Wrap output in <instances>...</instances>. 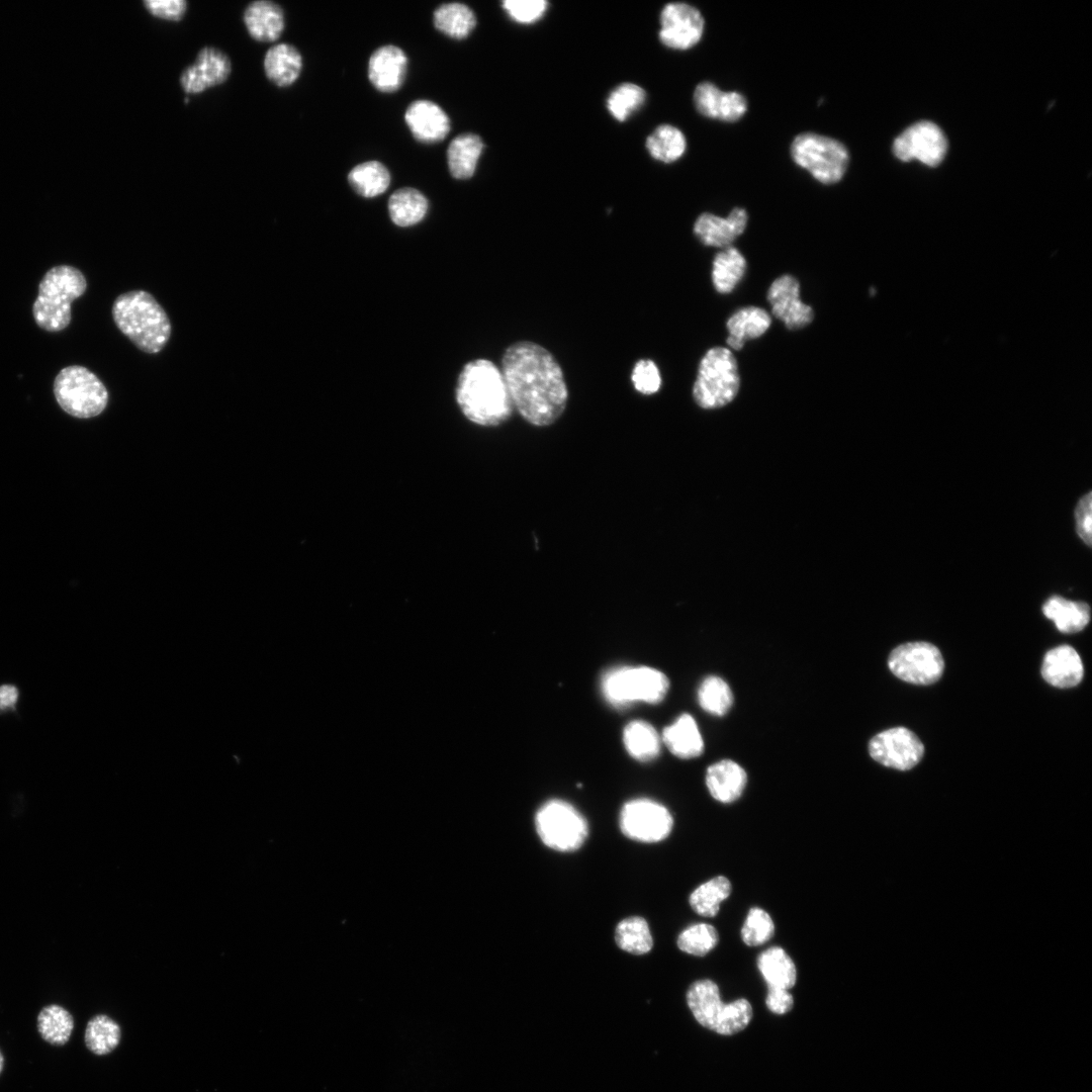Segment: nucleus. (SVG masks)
I'll use <instances>...</instances> for the list:
<instances>
[{
    "label": "nucleus",
    "instance_id": "nucleus-43",
    "mask_svg": "<svg viewBox=\"0 0 1092 1092\" xmlns=\"http://www.w3.org/2000/svg\"><path fill=\"white\" fill-rule=\"evenodd\" d=\"M717 929L708 923L693 924L686 928L677 938L678 948L689 954L703 957L718 943Z\"/></svg>",
    "mask_w": 1092,
    "mask_h": 1092
},
{
    "label": "nucleus",
    "instance_id": "nucleus-44",
    "mask_svg": "<svg viewBox=\"0 0 1092 1092\" xmlns=\"http://www.w3.org/2000/svg\"><path fill=\"white\" fill-rule=\"evenodd\" d=\"M775 934L770 915L759 907L751 908L741 928V938L749 946L766 943Z\"/></svg>",
    "mask_w": 1092,
    "mask_h": 1092
},
{
    "label": "nucleus",
    "instance_id": "nucleus-45",
    "mask_svg": "<svg viewBox=\"0 0 1092 1092\" xmlns=\"http://www.w3.org/2000/svg\"><path fill=\"white\" fill-rule=\"evenodd\" d=\"M548 6L549 3L545 0H505L502 2L507 15L521 24L537 22L544 16Z\"/></svg>",
    "mask_w": 1092,
    "mask_h": 1092
},
{
    "label": "nucleus",
    "instance_id": "nucleus-2",
    "mask_svg": "<svg viewBox=\"0 0 1092 1092\" xmlns=\"http://www.w3.org/2000/svg\"><path fill=\"white\" fill-rule=\"evenodd\" d=\"M456 401L470 422L495 427L514 411L502 370L487 359H475L463 367L456 385Z\"/></svg>",
    "mask_w": 1092,
    "mask_h": 1092
},
{
    "label": "nucleus",
    "instance_id": "nucleus-20",
    "mask_svg": "<svg viewBox=\"0 0 1092 1092\" xmlns=\"http://www.w3.org/2000/svg\"><path fill=\"white\" fill-rule=\"evenodd\" d=\"M407 57L395 46L378 48L368 62V78L380 92L391 93L398 90L406 76Z\"/></svg>",
    "mask_w": 1092,
    "mask_h": 1092
},
{
    "label": "nucleus",
    "instance_id": "nucleus-49",
    "mask_svg": "<svg viewBox=\"0 0 1092 1092\" xmlns=\"http://www.w3.org/2000/svg\"><path fill=\"white\" fill-rule=\"evenodd\" d=\"M765 1003L772 1013L782 1015L793 1008L794 998L786 989L768 988Z\"/></svg>",
    "mask_w": 1092,
    "mask_h": 1092
},
{
    "label": "nucleus",
    "instance_id": "nucleus-41",
    "mask_svg": "<svg viewBox=\"0 0 1092 1092\" xmlns=\"http://www.w3.org/2000/svg\"><path fill=\"white\" fill-rule=\"evenodd\" d=\"M645 100L646 93L639 85L622 83L609 94L607 108L616 120L623 122L638 111Z\"/></svg>",
    "mask_w": 1092,
    "mask_h": 1092
},
{
    "label": "nucleus",
    "instance_id": "nucleus-13",
    "mask_svg": "<svg viewBox=\"0 0 1092 1092\" xmlns=\"http://www.w3.org/2000/svg\"><path fill=\"white\" fill-rule=\"evenodd\" d=\"M869 753L885 766L906 770L921 760L924 746L909 729L895 727L875 735L869 743Z\"/></svg>",
    "mask_w": 1092,
    "mask_h": 1092
},
{
    "label": "nucleus",
    "instance_id": "nucleus-37",
    "mask_svg": "<svg viewBox=\"0 0 1092 1092\" xmlns=\"http://www.w3.org/2000/svg\"><path fill=\"white\" fill-rule=\"evenodd\" d=\"M731 892L730 881L724 876H717L696 888L689 902L699 915L713 917L718 913L720 904L730 896Z\"/></svg>",
    "mask_w": 1092,
    "mask_h": 1092
},
{
    "label": "nucleus",
    "instance_id": "nucleus-42",
    "mask_svg": "<svg viewBox=\"0 0 1092 1092\" xmlns=\"http://www.w3.org/2000/svg\"><path fill=\"white\" fill-rule=\"evenodd\" d=\"M700 706L715 716L725 715L733 703V694L728 684L719 676L706 677L699 687Z\"/></svg>",
    "mask_w": 1092,
    "mask_h": 1092
},
{
    "label": "nucleus",
    "instance_id": "nucleus-38",
    "mask_svg": "<svg viewBox=\"0 0 1092 1092\" xmlns=\"http://www.w3.org/2000/svg\"><path fill=\"white\" fill-rule=\"evenodd\" d=\"M120 1038L121 1030L119 1025L107 1015H96L86 1025L85 1044L91 1053L97 1056L111 1053L118 1045Z\"/></svg>",
    "mask_w": 1092,
    "mask_h": 1092
},
{
    "label": "nucleus",
    "instance_id": "nucleus-18",
    "mask_svg": "<svg viewBox=\"0 0 1092 1092\" xmlns=\"http://www.w3.org/2000/svg\"><path fill=\"white\" fill-rule=\"evenodd\" d=\"M748 221L747 211L734 207L726 217L703 212L694 224V234L705 246L727 248L743 234Z\"/></svg>",
    "mask_w": 1092,
    "mask_h": 1092
},
{
    "label": "nucleus",
    "instance_id": "nucleus-27",
    "mask_svg": "<svg viewBox=\"0 0 1092 1092\" xmlns=\"http://www.w3.org/2000/svg\"><path fill=\"white\" fill-rule=\"evenodd\" d=\"M483 149L484 144L477 134L468 132L455 136L447 149L450 174L459 180L471 178Z\"/></svg>",
    "mask_w": 1092,
    "mask_h": 1092
},
{
    "label": "nucleus",
    "instance_id": "nucleus-11",
    "mask_svg": "<svg viewBox=\"0 0 1092 1092\" xmlns=\"http://www.w3.org/2000/svg\"><path fill=\"white\" fill-rule=\"evenodd\" d=\"M888 665L898 678L910 684L926 686L940 678L944 661L940 651L933 644L910 642L896 647L891 652Z\"/></svg>",
    "mask_w": 1092,
    "mask_h": 1092
},
{
    "label": "nucleus",
    "instance_id": "nucleus-47",
    "mask_svg": "<svg viewBox=\"0 0 1092 1092\" xmlns=\"http://www.w3.org/2000/svg\"><path fill=\"white\" fill-rule=\"evenodd\" d=\"M143 5L154 17L174 22L182 20L188 9L185 0H144Z\"/></svg>",
    "mask_w": 1092,
    "mask_h": 1092
},
{
    "label": "nucleus",
    "instance_id": "nucleus-31",
    "mask_svg": "<svg viewBox=\"0 0 1092 1092\" xmlns=\"http://www.w3.org/2000/svg\"><path fill=\"white\" fill-rule=\"evenodd\" d=\"M746 271V259L735 247L730 246L716 254L712 266V282L715 290L727 294L734 290Z\"/></svg>",
    "mask_w": 1092,
    "mask_h": 1092
},
{
    "label": "nucleus",
    "instance_id": "nucleus-32",
    "mask_svg": "<svg viewBox=\"0 0 1092 1092\" xmlns=\"http://www.w3.org/2000/svg\"><path fill=\"white\" fill-rule=\"evenodd\" d=\"M387 206L389 216L394 224L411 226L425 217L429 203L421 191L412 187H403L390 195Z\"/></svg>",
    "mask_w": 1092,
    "mask_h": 1092
},
{
    "label": "nucleus",
    "instance_id": "nucleus-36",
    "mask_svg": "<svg viewBox=\"0 0 1092 1092\" xmlns=\"http://www.w3.org/2000/svg\"><path fill=\"white\" fill-rule=\"evenodd\" d=\"M36 1023L41 1038L53 1045L67 1043L74 1028L73 1016L58 1004L44 1006L37 1015Z\"/></svg>",
    "mask_w": 1092,
    "mask_h": 1092
},
{
    "label": "nucleus",
    "instance_id": "nucleus-34",
    "mask_svg": "<svg viewBox=\"0 0 1092 1092\" xmlns=\"http://www.w3.org/2000/svg\"><path fill=\"white\" fill-rule=\"evenodd\" d=\"M348 182L359 195L371 198L386 191L390 184V174L382 163L367 161L350 171Z\"/></svg>",
    "mask_w": 1092,
    "mask_h": 1092
},
{
    "label": "nucleus",
    "instance_id": "nucleus-7",
    "mask_svg": "<svg viewBox=\"0 0 1092 1092\" xmlns=\"http://www.w3.org/2000/svg\"><path fill=\"white\" fill-rule=\"evenodd\" d=\"M54 393L66 413L80 419L98 416L108 401V392L101 380L79 365L68 366L59 372Z\"/></svg>",
    "mask_w": 1092,
    "mask_h": 1092
},
{
    "label": "nucleus",
    "instance_id": "nucleus-6",
    "mask_svg": "<svg viewBox=\"0 0 1092 1092\" xmlns=\"http://www.w3.org/2000/svg\"><path fill=\"white\" fill-rule=\"evenodd\" d=\"M740 388L737 360L725 347H713L702 357L693 385L696 403L705 410L730 403Z\"/></svg>",
    "mask_w": 1092,
    "mask_h": 1092
},
{
    "label": "nucleus",
    "instance_id": "nucleus-4",
    "mask_svg": "<svg viewBox=\"0 0 1092 1092\" xmlns=\"http://www.w3.org/2000/svg\"><path fill=\"white\" fill-rule=\"evenodd\" d=\"M87 282L80 270L68 265L50 269L38 285L32 306L35 323L48 332H59L71 322V303L86 290Z\"/></svg>",
    "mask_w": 1092,
    "mask_h": 1092
},
{
    "label": "nucleus",
    "instance_id": "nucleus-51",
    "mask_svg": "<svg viewBox=\"0 0 1092 1092\" xmlns=\"http://www.w3.org/2000/svg\"><path fill=\"white\" fill-rule=\"evenodd\" d=\"M3 1064H4V1059H3V1056H2V1054L0 1052V1073L2 1072Z\"/></svg>",
    "mask_w": 1092,
    "mask_h": 1092
},
{
    "label": "nucleus",
    "instance_id": "nucleus-21",
    "mask_svg": "<svg viewBox=\"0 0 1092 1092\" xmlns=\"http://www.w3.org/2000/svg\"><path fill=\"white\" fill-rule=\"evenodd\" d=\"M404 119L414 138L424 144L443 141L450 131V119L435 102L417 100L405 110Z\"/></svg>",
    "mask_w": 1092,
    "mask_h": 1092
},
{
    "label": "nucleus",
    "instance_id": "nucleus-12",
    "mask_svg": "<svg viewBox=\"0 0 1092 1092\" xmlns=\"http://www.w3.org/2000/svg\"><path fill=\"white\" fill-rule=\"evenodd\" d=\"M619 824L622 833L630 839L657 842L670 834L673 819L663 805L648 799H636L623 806Z\"/></svg>",
    "mask_w": 1092,
    "mask_h": 1092
},
{
    "label": "nucleus",
    "instance_id": "nucleus-19",
    "mask_svg": "<svg viewBox=\"0 0 1092 1092\" xmlns=\"http://www.w3.org/2000/svg\"><path fill=\"white\" fill-rule=\"evenodd\" d=\"M694 103L702 115L729 122L740 119L747 110L746 98L741 93L722 91L709 81L697 85Z\"/></svg>",
    "mask_w": 1092,
    "mask_h": 1092
},
{
    "label": "nucleus",
    "instance_id": "nucleus-48",
    "mask_svg": "<svg viewBox=\"0 0 1092 1092\" xmlns=\"http://www.w3.org/2000/svg\"><path fill=\"white\" fill-rule=\"evenodd\" d=\"M1092 493L1088 492L1083 495L1076 507L1075 519H1076V531L1081 540L1088 546H1091L1092 542V530H1091V499Z\"/></svg>",
    "mask_w": 1092,
    "mask_h": 1092
},
{
    "label": "nucleus",
    "instance_id": "nucleus-26",
    "mask_svg": "<svg viewBox=\"0 0 1092 1092\" xmlns=\"http://www.w3.org/2000/svg\"><path fill=\"white\" fill-rule=\"evenodd\" d=\"M263 68L266 78L278 87L292 85L300 76L302 57L290 43H277L265 54Z\"/></svg>",
    "mask_w": 1092,
    "mask_h": 1092
},
{
    "label": "nucleus",
    "instance_id": "nucleus-3",
    "mask_svg": "<svg viewBox=\"0 0 1092 1092\" xmlns=\"http://www.w3.org/2000/svg\"><path fill=\"white\" fill-rule=\"evenodd\" d=\"M112 314L121 333L146 353L160 352L170 338L169 317L147 291L132 290L120 294L113 302Z\"/></svg>",
    "mask_w": 1092,
    "mask_h": 1092
},
{
    "label": "nucleus",
    "instance_id": "nucleus-5",
    "mask_svg": "<svg viewBox=\"0 0 1092 1092\" xmlns=\"http://www.w3.org/2000/svg\"><path fill=\"white\" fill-rule=\"evenodd\" d=\"M687 1001L696 1020L718 1034L738 1033L752 1018V1007L746 999L724 1003L718 985L709 979L693 983L688 990Z\"/></svg>",
    "mask_w": 1092,
    "mask_h": 1092
},
{
    "label": "nucleus",
    "instance_id": "nucleus-23",
    "mask_svg": "<svg viewBox=\"0 0 1092 1092\" xmlns=\"http://www.w3.org/2000/svg\"><path fill=\"white\" fill-rule=\"evenodd\" d=\"M1084 667L1078 652L1069 645H1061L1046 652L1041 675L1050 685L1057 688H1072L1083 678Z\"/></svg>",
    "mask_w": 1092,
    "mask_h": 1092
},
{
    "label": "nucleus",
    "instance_id": "nucleus-22",
    "mask_svg": "<svg viewBox=\"0 0 1092 1092\" xmlns=\"http://www.w3.org/2000/svg\"><path fill=\"white\" fill-rule=\"evenodd\" d=\"M243 21L249 35L259 42L277 40L285 28L282 7L270 0L250 2L243 12Z\"/></svg>",
    "mask_w": 1092,
    "mask_h": 1092
},
{
    "label": "nucleus",
    "instance_id": "nucleus-15",
    "mask_svg": "<svg viewBox=\"0 0 1092 1092\" xmlns=\"http://www.w3.org/2000/svg\"><path fill=\"white\" fill-rule=\"evenodd\" d=\"M660 41L673 50H689L702 38L705 21L701 12L685 2L666 4L659 17Z\"/></svg>",
    "mask_w": 1092,
    "mask_h": 1092
},
{
    "label": "nucleus",
    "instance_id": "nucleus-29",
    "mask_svg": "<svg viewBox=\"0 0 1092 1092\" xmlns=\"http://www.w3.org/2000/svg\"><path fill=\"white\" fill-rule=\"evenodd\" d=\"M757 967L768 988L789 990L796 984L795 963L780 946H771L763 950L757 958Z\"/></svg>",
    "mask_w": 1092,
    "mask_h": 1092
},
{
    "label": "nucleus",
    "instance_id": "nucleus-14",
    "mask_svg": "<svg viewBox=\"0 0 1092 1092\" xmlns=\"http://www.w3.org/2000/svg\"><path fill=\"white\" fill-rule=\"evenodd\" d=\"M947 141L942 130L933 122L919 121L906 128L896 138L893 153L901 161L917 160L927 166H936L944 158Z\"/></svg>",
    "mask_w": 1092,
    "mask_h": 1092
},
{
    "label": "nucleus",
    "instance_id": "nucleus-25",
    "mask_svg": "<svg viewBox=\"0 0 1092 1092\" xmlns=\"http://www.w3.org/2000/svg\"><path fill=\"white\" fill-rule=\"evenodd\" d=\"M769 313L758 306H745L731 314L726 323L729 335L726 343L733 350H741L746 341L761 337L770 327Z\"/></svg>",
    "mask_w": 1092,
    "mask_h": 1092
},
{
    "label": "nucleus",
    "instance_id": "nucleus-40",
    "mask_svg": "<svg viewBox=\"0 0 1092 1092\" xmlns=\"http://www.w3.org/2000/svg\"><path fill=\"white\" fill-rule=\"evenodd\" d=\"M615 940L618 946L633 954H644L653 945L652 935L645 919L633 916L619 922Z\"/></svg>",
    "mask_w": 1092,
    "mask_h": 1092
},
{
    "label": "nucleus",
    "instance_id": "nucleus-46",
    "mask_svg": "<svg viewBox=\"0 0 1092 1092\" xmlns=\"http://www.w3.org/2000/svg\"><path fill=\"white\" fill-rule=\"evenodd\" d=\"M631 380L634 388L643 395L654 394L661 387L660 371L650 359H640L635 363Z\"/></svg>",
    "mask_w": 1092,
    "mask_h": 1092
},
{
    "label": "nucleus",
    "instance_id": "nucleus-33",
    "mask_svg": "<svg viewBox=\"0 0 1092 1092\" xmlns=\"http://www.w3.org/2000/svg\"><path fill=\"white\" fill-rule=\"evenodd\" d=\"M433 21L439 31L455 39L466 38L476 26L473 11L458 2L439 6L434 12Z\"/></svg>",
    "mask_w": 1092,
    "mask_h": 1092
},
{
    "label": "nucleus",
    "instance_id": "nucleus-9",
    "mask_svg": "<svg viewBox=\"0 0 1092 1092\" xmlns=\"http://www.w3.org/2000/svg\"><path fill=\"white\" fill-rule=\"evenodd\" d=\"M668 678L648 666H624L608 671L602 679L605 698L615 706L634 702L658 703L667 693Z\"/></svg>",
    "mask_w": 1092,
    "mask_h": 1092
},
{
    "label": "nucleus",
    "instance_id": "nucleus-16",
    "mask_svg": "<svg viewBox=\"0 0 1092 1092\" xmlns=\"http://www.w3.org/2000/svg\"><path fill=\"white\" fill-rule=\"evenodd\" d=\"M232 74L230 57L220 49L201 48L193 64L184 68L179 84L186 94H200L228 81Z\"/></svg>",
    "mask_w": 1092,
    "mask_h": 1092
},
{
    "label": "nucleus",
    "instance_id": "nucleus-52",
    "mask_svg": "<svg viewBox=\"0 0 1092 1092\" xmlns=\"http://www.w3.org/2000/svg\"><path fill=\"white\" fill-rule=\"evenodd\" d=\"M184 102H185V103L187 104V103L189 102V97H186V98L184 99Z\"/></svg>",
    "mask_w": 1092,
    "mask_h": 1092
},
{
    "label": "nucleus",
    "instance_id": "nucleus-24",
    "mask_svg": "<svg viewBox=\"0 0 1092 1092\" xmlns=\"http://www.w3.org/2000/svg\"><path fill=\"white\" fill-rule=\"evenodd\" d=\"M747 782L745 770L735 761L723 759L707 769L706 785L711 796L721 803L736 801Z\"/></svg>",
    "mask_w": 1092,
    "mask_h": 1092
},
{
    "label": "nucleus",
    "instance_id": "nucleus-1",
    "mask_svg": "<svg viewBox=\"0 0 1092 1092\" xmlns=\"http://www.w3.org/2000/svg\"><path fill=\"white\" fill-rule=\"evenodd\" d=\"M500 370L513 405L526 422L547 427L562 416L568 389L561 366L546 348L515 342L506 349Z\"/></svg>",
    "mask_w": 1092,
    "mask_h": 1092
},
{
    "label": "nucleus",
    "instance_id": "nucleus-10",
    "mask_svg": "<svg viewBox=\"0 0 1092 1092\" xmlns=\"http://www.w3.org/2000/svg\"><path fill=\"white\" fill-rule=\"evenodd\" d=\"M535 825L542 842L558 851L578 849L588 834L584 817L562 800L546 802L536 814Z\"/></svg>",
    "mask_w": 1092,
    "mask_h": 1092
},
{
    "label": "nucleus",
    "instance_id": "nucleus-28",
    "mask_svg": "<svg viewBox=\"0 0 1092 1092\" xmlns=\"http://www.w3.org/2000/svg\"><path fill=\"white\" fill-rule=\"evenodd\" d=\"M662 740L667 748L680 758L697 757L704 749L698 725L689 714L680 715L671 725L665 727Z\"/></svg>",
    "mask_w": 1092,
    "mask_h": 1092
},
{
    "label": "nucleus",
    "instance_id": "nucleus-50",
    "mask_svg": "<svg viewBox=\"0 0 1092 1092\" xmlns=\"http://www.w3.org/2000/svg\"><path fill=\"white\" fill-rule=\"evenodd\" d=\"M20 701V690L15 684H0V716L16 714Z\"/></svg>",
    "mask_w": 1092,
    "mask_h": 1092
},
{
    "label": "nucleus",
    "instance_id": "nucleus-30",
    "mask_svg": "<svg viewBox=\"0 0 1092 1092\" xmlns=\"http://www.w3.org/2000/svg\"><path fill=\"white\" fill-rule=\"evenodd\" d=\"M1042 612L1063 633L1079 632L1090 621V608L1086 603L1069 601L1059 596L1051 597L1043 604Z\"/></svg>",
    "mask_w": 1092,
    "mask_h": 1092
},
{
    "label": "nucleus",
    "instance_id": "nucleus-39",
    "mask_svg": "<svg viewBox=\"0 0 1092 1092\" xmlns=\"http://www.w3.org/2000/svg\"><path fill=\"white\" fill-rule=\"evenodd\" d=\"M623 740L629 754L639 760L654 758L660 749V739L649 723L636 720L624 729Z\"/></svg>",
    "mask_w": 1092,
    "mask_h": 1092
},
{
    "label": "nucleus",
    "instance_id": "nucleus-8",
    "mask_svg": "<svg viewBox=\"0 0 1092 1092\" xmlns=\"http://www.w3.org/2000/svg\"><path fill=\"white\" fill-rule=\"evenodd\" d=\"M794 162L823 184L840 181L846 172L849 154L839 141L815 132L798 134L791 145Z\"/></svg>",
    "mask_w": 1092,
    "mask_h": 1092
},
{
    "label": "nucleus",
    "instance_id": "nucleus-35",
    "mask_svg": "<svg viewBox=\"0 0 1092 1092\" xmlns=\"http://www.w3.org/2000/svg\"><path fill=\"white\" fill-rule=\"evenodd\" d=\"M646 149L654 160L672 163L685 154L686 136L679 128L671 124H661L647 136Z\"/></svg>",
    "mask_w": 1092,
    "mask_h": 1092
},
{
    "label": "nucleus",
    "instance_id": "nucleus-17",
    "mask_svg": "<svg viewBox=\"0 0 1092 1092\" xmlns=\"http://www.w3.org/2000/svg\"><path fill=\"white\" fill-rule=\"evenodd\" d=\"M800 283L790 274L772 281L767 290L771 313L791 331L800 330L812 323L813 308L800 298Z\"/></svg>",
    "mask_w": 1092,
    "mask_h": 1092
}]
</instances>
